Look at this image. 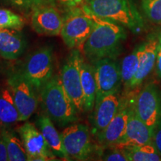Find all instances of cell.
Here are the masks:
<instances>
[{
	"label": "cell",
	"mask_w": 161,
	"mask_h": 161,
	"mask_svg": "<svg viewBox=\"0 0 161 161\" xmlns=\"http://www.w3.org/2000/svg\"><path fill=\"white\" fill-rule=\"evenodd\" d=\"M83 8L93 22L91 33L82 47L84 56L90 63L105 58H115L127 37L125 29L122 25L97 17L85 5Z\"/></svg>",
	"instance_id": "cell-1"
},
{
	"label": "cell",
	"mask_w": 161,
	"mask_h": 161,
	"mask_svg": "<svg viewBox=\"0 0 161 161\" xmlns=\"http://www.w3.org/2000/svg\"><path fill=\"white\" fill-rule=\"evenodd\" d=\"M92 14L140 33L144 29L143 17L130 0H88L84 5Z\"/></svg>",
	"instance_id": "cell-2"
},
{
	"label": "cell",
	"mask_w": 161,
	"mask_h": 161,
	"mask_svg": "<svg viewBox=\"0 0 161 161\" xmlns=\"http://www.w3.org/2000/svg\"><path fill=\"white\" fill-rule=\"evenodd\" d=\"M46 115L60 125L77 122L78 110L64 90L60 76L53 75L40 90Z\"/></svg>",
	"instance_id": "cell-3"
},
{
	"label": "cell",
	"mask_w": 161,
	"mask_h": 161,
	"mask_svg": "<svg viewBox=\"0 0 161 161\" xmlns=\"http://www.w3.org/2000/svg\"><path fill=\"white\" fill-rule=\"evenodd\" d=\"M35 90H40L54 73V55L50 46H43L31 53L21 71Z\"/></svg>",
	"instance_id": "cell-4"
},
{
	"label": "cell",
	"mask_w": 161,
	"mask_h": 161,
	"mask_svg": "<svg viewBox=\"0 0 161 161\" xmlns=\"http://www.w3.org/2000/svg\"><path fill=\"white\" fill-rule=\"evenodd\" d=\"M84 60V58L79 49H72L64 60L59 75L64 90L79 112L84 110L80 75Z\"/></svg>",
	"instance_id": "cell-5"
},
{
	"label": "cell",
	"mask_w": 161,
	"mask_h": 161,
	"mask_svg": "<svg viewBox=\"0 0 161 161\" xmlns=\"http://www.w3.org/2000/svg\"><path fill=\"white\" fill-rule=\"evenodd\" d=\"M93 22L83 8L69 12L64 18L60 35L65 45L70 49H82L91 33Z\"/></svg>",
	"instance_id": "cell-6"
},
{
	"label": "cell",
	"mask_w": 161,
	"mask_h": 161,
	"mask_svg": "<svg viewBox=\"0 0 161 161\" xmlns=\"http://www.w3.org/2000/svg\"><path fill=\"white\" fill-rule=\"evenodd\" d=\"M133 107L138 117L154 130L161 120L160 90L154 83L146 84L136 93Z\"/></svg>",
	"instance_id": "cell-7"
},
{
	"label": "cell",
	"mask_w": 161,
	"mask_h": 161,
	"mask_svg": "<svg viewBox=\"0 0 161 161\" xmlns=\"http://www.w3.org/2000/svg\"><path fill=\"white\" fill-rule=\"evenodd\" d=\"M7 82L19 111V122L28 120L37 108L35 88L20 71L11 73Z\"/></svg>",
	"instance_id": "cell-8"
},
{
	"label": "cell",
	"mask_w": 161,
	"mask_h": 161,
	"mask_svg": "<svg viewBox=\"0 0 161 161\" xmlns=\"http://www.w3.org/2000/svg\"><path fill=\"white\" fill-rule=\"evenodd\" d=\"M92 64L96 81V105L105 96L119 91L122 80L120 64L114 58H102Z\"/></svg>",
	"instance_id": "cell-9"
},
{
	"label": "cell",
	"mask_w": 161,
	"mask_h": 161,
	"mask_svg": "<svg viewBox=\"0 0 161 161\" xmlns=\"http://www.w3.org/2000/svg\"><path fill=\"white\" fill-rule=\"evenodd\" d=\"M64 147L70 160H86L93 152L89 128L84 124H73L60 134Z\"/></svg>",
	"instance_id": "cell-10"
},
{
	"label": "cell",
	"mask_w": 161,
	"mask_h": 161,
	"mask_svg": "<svg viewBox=\"0 0 161 161\" xmlns=\"http://www.w3.org/2000/svg\"><path fill=\"white\" fill-rule=\"evenodd\" d=\"M29 161L56 160V157L48 146L42 133L31 122H25L18 128Z\"/></svg>",
	"instance_id": "cell-11"
},
{
	"label": "cell",
	"mask_w": 161,
	"mask_h": 161,
	"mask_svg": "<svg viewBox=\"0 0 161 161\" xmlns=\"http://www.w3.org/2000/svg\"><path fill=\"white\" fill-rule=\"evenodd\" d=\"M134 90L126 92V96L122 97L120 107L115 116L109 125L96 136L99 143L102 146L111 147L123 136L129 118L133 98L136 94L134 92Z\"/></svg>",
	"instance_id": "cell-12"
},
{
	"label": "cell",
	"mask_w": 161,
	"mask_h": 161,
	"mask_svg": "<svg viewBox=\"0 0 161 161\" xmlns=\"http://www.w3.org/2000/svg\"><path fill=\"white\" fill-rule=\"evenodd\" d=\"M134 97L133 98L130 107L129 118L127 123L125 131L122 138L116 144L111 146V148L125 149L142 146L152 142L153 130L142 122L136 114L133 107Z\"/></svg>",
	"instance_id": "cell-13"
},
{
	"label": "cell",
	"mask_w": 161,
	"mask_h": 161,
	"mask_svg": "<svg viewBox=\"0 0 161 161\" xmlns=\"http://www.w3.org/2000/svg\"><path fill=\"white\" fill-rule=\"evenodd\" d=\"M31 24L38 35L57 36L60 35L64 18L55 8L42 5L32 11Z\"/></svg>",
	"instance_id": "cell-14"
},
{
	"label": "cell",
	"mask_w": 161,
	"mask_h": 161,
	"mask_svg": "<svg viewBox=\"0 0 161 161\" xmlns=\"http://www.w3.org/2000/svg\"><path fill=\"white\" fill-rule=\"evenodd\" d=\"M122 97L119 91L105 96L94 107L92 134L97 136L111 122L118 112Z\"/></svg>",
	"instance_id": "cell-15"
},
{
	"label": "cell",
	"mask_w": 161,
	"mask_h": 161,
	"mask_svg": "<svg viewBox=\"0 0 161 161\" xmlns=\"http://www.w3.org/2000/svg\"><path fill=\"white\" fill-rule=\"evenodd\" d=\"M158 39L153 38L143 43V52L140 58V65L127 92L136 90L142 84L154 69L156 64Z\"/></svg>",
	"instance_id": "cell-16"
},
{
	"label": "cell",
	"mask_w": 161,
	"mask_h": 161,
	"mask_svg": "<svg viewBox=\"0 0 161 161\" xmlns=\"http://www.w3.org/2000/svg\"><path fill=\"white\" fill-rule=\"evenodd\" d=\"M26 41L19 31L0 29V55L6 60H13L23 55Z\"/></svg>",
	"instance_id": "cell-17"
},
{
	"label": "cell",
	"mask_w": 161,
	"mask_h": 161,
	"mask_svg": "<svg viewBox=\"0 0 161 161\" xmlns=\"http://www.w3.org/2000/svg\"><path fill=\"white\" fill-rule=\"evenodd\" d=\"M37 122L40 132L54 154L64 160H69V157L64 147L61 135L55 128L51 119L46 114H41L38 117Z\"/></svg>",
	"instance_id": "cell-18"
},
{
	"label": "cell",
	"mask_w": 161,
	"mask_h": 161,
	"mask_svg": "<svg viewBox=\"0 0 161 161\" xmlns=\"http://www.w3.org/2000/svg\"><path fill=\"white\" fill-rule=\"evenodd\" d=\"M81 86L83 91V109L91 112L94 109L96 98V81L93 65L84 60L81 66Z\"/></svg>",
	"instance_id": "cell-19"
},
{
	"label": "cell",
	"mask_w": 161,
	"mask_h": 161,
	"mask_svg": "<svg viewBox=\"0 0 161 161\" xmlns=\"http://www.w3.org/2000/svg\"><path fill=\"white\" fill-rule=\"evenodd\" d=\"M19 122V114L10 88L0 91V126L3 128Z\"/></svg>",
	"instance_id": "cell-20"
},
{
	"label": "cell",
	"mask_w": 161,
	"mask_h": 161,
	"mask_svg": "<svg viewBox=\"0 0 161 161\" xmlns=\"http://www.w3.org/2000/svg\"><path fill=\"white\" fill-rule=\"evenodd\" d=\"M142 52H143V44L137 46L131 53L125 57L120 64L122 84L126 90H128L130 82L136 75L140 65Z\"/></svg>",
	"instance_id": "cell-21"
},
{
	"label": "cell",
	"mask_w": 161,
	"mask_h": 161,
	"mask_svg": "<svg viewBox=\"0 0 161 161\" xmlns=\"http://www.w3.org/2000/svg\"><path fill=\"white\" fill-rule=\"evenodd\" d=\"M1 134L5 142L9 161L29 160L25 148L21 139L5 128H2Z\"/></svg>",
	"instance_id": "cell-22"
},
{
	"label": "cell",
	"mask_w": 161,
	"mask_h": 161,
	"mask_svg": "<svg viewBox=\"0 0 161 161\" xmlns=\"http://www.w3.org/2000/svg\"><path fill=\"white\" fill-rule=\"evenodd\" d=\"M128 161H160L161 155L152 142L142 146L125 148Z\"/></svg>",
	"instance_id": "cell-23"
},
{
	"label": "cell",
	"mask_w": 161,
	"mask_h": 161,
	"mask_svg": "<svg viewBox=\"0 0 161 161\" xmlns=\"http://www.w3.org/2000/svg\"><path fill=\"white\" fill-rule=\"evenodd\" d=\"M25 20L21 16L9 9L0 8V29H8L21 31Z\"/></svg>",
	"instance_id": "cell-24"
},
{
	"label": "cell",
	"mask_w": 161,
	"mask_h": 161,
	"mask_svg": "<svg viewBox=\"0 0 161 161\" xmlns=\"http://www.w3.org/2000/svg\"><path fill=\"white\" fill-rule=\"evenodd\" d=\"M141 8L150 22L161 25V0H141Z\"/></svg>",
	"instance_id": "cell-25"
},
{
	"label": "cell",
	"mask_w": 161,
	"mask_h": 161,
	"mask_svg": "<svg viewBox=\"0 0 161 161\" xmlns=\"http://www.w3.org/2000/svg\"><path fill=\"white\" fill-rule=\"evenodd\" d=\"M15 7L23 10H32L43 5L45 0H5Z\"/></svg>",
	"instance_id": "cell-26"
},
{
	"label": "cell",
	"mask_w": 161,
	"mask_h": 161,
	"mask_svg": "<svg viewBox=\"0 0 161 161\" xmlns=\"http://www.w3.org/2000/svg\"><path fill=\"white\" fill-rule=\"evenodd\" d=\"M102 160L106 161H128L124 149L113 148V150L107 153L102 158Z\"/></svg>",
	"instance_id": "cell-27"
},
{
	"label": "cell",
	"mask_w": 161,
	"mask_h": 161,
	"mask_svg": "<svg viewBox=\"0 0 161 161\" xmlns=\"http://www.w3.org/2000/svg\"><path fill=\"white\" fill-rule=\"evenodd\" d=\"M152 141L161 155V120L153 130Z\"/></svg>",
	"instance_id": "cell-28"
},
{
	"label": "cell",
	"mask_w": 161,
	"mask_h": 161,
	"mask_svg": "<svg viewBox=\"0 0 161 161\" xmlns=\"http://www.w3.org/2000/svg\"><path fill=\"white\" fill-rule=\"evenodd\" d=\"M156 72L158 77L161 79V36L158 38V53H157L156 59Z\"/></svg>",
	"instance_id": "cell-29"
},
{
	"label": "cell",
	"mask_w": 161,
	"mask_h": 161,
	"mask_svg": "<svg viewBox=\"0 0 161 161\" xmlns=\"http://www.w3.org/2000/svg\"><path fill=\"white\" fill-rule=\"evenodd\" d=\"M8 156L7 148L5 140L0 134V161H8Z\"/></svg>",
	"instance_id": "cell-30"
},
{
	"label": "cell",
	"mask_w": 161,
	"mask_h": 161,
	"mask_svg": "<svg viewBox=\"0 0 161 161\" xmlns=\"http://www.w3.org/2000/svg\"><path fill=\"white\" fill-rule=\"evenodd\" d=\"M55 1L58 2V3L61 4V5L72 8L78 5L83 2V0H55Z\"/></svg>",
	"instance_id": "cell-31"
},
{
	"label": "cell",
	"mask_w": 161,
	"mask_h": 161,
	"mask_svg": "<svg viewBox=\"0 0 161 161\" xmlns=\"http://www.w3.org/2000/svg\"><path fill=\"white\" fill-rule=\"evenodd\" d=\"M160 36H161V34H160Z\"/></svg>",
	"instance_id": "cell-32"
}]
</instances>
